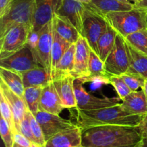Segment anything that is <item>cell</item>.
<instances>
[{"instance_id": "c3c4849f", "label": "cell", "mask_w": 147, "mask_h": 147, "mask_svg": "<svg viewBox=\"0 0 147 147\" xmlns=\"http://www.w3.org/2000/svg\"><path fill=\"white\" fill-rule=\"evenodd\" d=\"M146 23H147V16H146Z\"/></svg>"}, {"instance_id": "ab89813d", "label": "cell", "mask_w": 147, "mask_h": 147, "mask_svg": "<svg viewBox=\"0 0 147 147\" xmlns=\"http://www.w3.org/2000/svg\"><path fill=\"white\" fill-rule=\"evenodd\" d=\"M137 7H141V8H144L147 10V0H142V3L140 4H139V5H137Z\"/></svg>"}, {"instance_id": "1f68e13d", "label": "cell", "mask_w": 147, "mask_h": 147, "mask_svg": "<svg viewBox=\"0 0 147 147\" xmlns=\"http://www.w3.org/2000/svg\"><path fill=\"white\" fill-rule=\"evenodd\" d=\"M121 76L123 78L124 82L132 92L138 91L140 88L142 89L146 81V79L140 74L130 71H128Z\"/></svg>"}, {"instance_id": "f1b7e54d", "label": "cell", "mask_w": 147, "mask_h": 147, "mask_svg": "<svg viewBox=\"0 0 147 147\" xmlns=\"http://www.w3.org/2000/svg\"><path fill=\"white\" fill-rule=\"evenodd\" d=\"M43 88L44 87L40 86H32L24 89L23 99L25 102L28 110L34 115L40 110L39 103Z\"/></svg>"}, {"instance_id": "f6af8a7d", "label": "cell", "mask_w": 147, "mask_h": 147, "mask_svg": "<svg viewBox=\"0 0 147 147\" xmlns=\"http://www.w3.org/2000/svg\"><path fill=\"white\" fill-rule=\"evenodd\" d=\"M117 1H121V2L123 3H131V0H117Z\"/></svg>"}, {"instance_id": "bcb514c9", "label": "cell", "mask_w": 147, "mask_h": 147, "mask_svg": "<svg viewBox=\"0 0 147 147\" xmlns=\"http://www.w3.org/2000/svg\"><path fill=\"white\" fill-rule=\"evenodd\" d=\"M13 147H24V146H20V145H19V144H16V143H14V146H13Z\"/></svg>"}, {"instance_id": "7bdbcfd3", "label": "cell", "mask_w": 147, "mask_h": 147, "mask_svg": "<svg viewBox=\"0 0 147 147\" xmlns=\"http://www.w3.org/2000/svg\"><path fill=\"white\" fill-rule=\"evenodd\" d=\"M77 1H80V2H82L83 4H88V3H90L91 0H77Z\"/></svg>"}, {"instance_id": "277c9868", "label": "cell", "mask_w": 147, "mask_h": 147, "mask_svg": "<svg viewBox=\"0 0 147 147\" xmlns=\"http://www.w3.org/2000/svg\"><path fill=\"white\" fill-rule=\"evenodd\" d=\"M34 0H13L9 12L0 19V39L15 24H24L32 28Z\"/></svg>"}, {"instance_id": "4fadbf2b", "label": "cell", "mask_w": 147, "mask_h": 147, "mask_svg": "<svg viewBox=\"0 0 147 147\" xmlns=\"http://www.w3.org/2000/svg\"><path fill=\"white\" fill-rule=\"evenodd\" d=\"M61 0H34V14L31 31L39 33L54 17Z\"/></svg>"}, {"instance_id": "30bf717a", "label": "cell", "mask_w": 147, "mask_h": 147, "mask_svg": "<svg viewBox=\"0 0 147 147\" xmlns=\"http://www.w3.org/2000/svg\"><path fill=\"white\" fill-rule=\"evenodd\" d=\"M53 40V20L40 31L39 40L34 55L41 67L51 74V53Z\"/></svg>"}, {"instance_id": "83f0119b", "label": "cell", "mask_w": 147, "mask_h": 147, "mask_svg": "<svg viewBox=\"0 0 147 147\" xmlns=\"http://www.w3.org/2000/svg\"><path fill=\"white\" fill-rule=\"evenodd\" d=\"M126 44L130 61V69L129 71L139 74L147 79V56L135 50L127 43Z\"/></svg>"}, {"instance_id": "484cf974", "label": "cell", "mask_w": 147, "mask_h": 147, "mask_svg": "<svg viewBox=\"0 0 147 147\" xmlns=\"http://www.w3.org/2000/svg\"><path fill=\"white\" fill-rule=\"evenodd\" d=\"M76 47V44L71 45L61 58L55 68L53 80L67 75H72L74 70Z\"/></svg>"}, {"instance_id": "60d3db41", "label": "cell", "mask_w": 147, "mask_h": 147, "mask_svg": "<svg viewBox=\"0 0 147 147\" xmlns=\"http://www.w3.org/2000/svg\"><path fill=\"white\" fill-rule=\"evenodd\" d=\"M137 147H147V138H143Z\"/></svg>"}, {"instance_id": "d6a6232c", "label": "cell", "mask_w": 147, "mask_h": 147, "mask_svg": "<svg viewBox=\"0 0 147 147\" xmlns=\"http://www.w3.org/2000/svg\"><path fill=\"white\" fill-rule=\"evenodd\" d=\"M109 83L114 87L119 95V97L121 101H123L132 92L121 76L110 75L109 78Z\"/></svg>"}, {"instance_id": "7c38bea8", "label": "cell", "mask_w": 147, "mask_h": 147, "mask_svg": "<svg viewBox=\"0 0 147 147\" xmlns=\"http://www.w3.org/2000/svg\"><path fill=\"white\" fill-rule=\"evenodd\" d=\"M86 6L77 0H61L55 12L57 15L74 26L83 35V17Z\"/></svg>"}, {"instance_id": "52a82bcc", "label": "cell", "mask_w": 147, "mask_h": 147, "mask_svg": "<svg viewBox=\"0 0 147 147\" xmlns=\"http://www.w3.org/2000/svg\"><path fill=\"white\" fill-rule=\"evenodd\" d=\"M105 68L110 75L121 76L130 69L127 44L124 38L118 34L114 46L105 61Z\"/></svg>"}, {"instance_id": "f546056e", "label": "cell", "mask_w": 147, "mask_h": 147, "mask_svg": "<svg viewBox=\"0 0 147 147\" xmlns=\"http://www.w3.org/2000/svg\"><path fill=\"white\" fill-rule=\"evenodd\" d=\"M123 38L135 50L147 56V28L131 33Z\"/></svg>"}, {"instance_id": "4316f807", "label": "cell", "mask_w": 147, "mask_h": 147, "mask_svg": "<svg viewBox=\"0 0 147 147\" xmlns=\"http://www.w3.org/2000/svg\"><path fill=\"white\" fill-rule=\"evenodd\" d=\"M117 35L118 33L109 24L107 30L100 36L98 41L97 53L104 62L114 46Z\"/></svg>"}, {"instance_id": "3957f363", "label": "cell", "mask_w": 147, "mask_h": 147, "mask_svg": "<svg viewBox=\"0 0 147 147\" xmlns=\"http://www.w3.org/2000/svg\"><path fill=\"white\" fill-rule=\"evenodd\" d=\"M147 10L137 7L127 11L113 12L104 16L109 25L123 37L147 28Z\"/></svg>"}, {"instance_id": "9a60e30c", "label": "cell", "mask_w": 147, "mask_h": 147, "mask_svg": "<svg viewBox=\"0 0 147 147\" xmlns=\"http://www.w3.org/2000/svg\"><path fill=\"white\" fill-rule=\"evenodd\" d=\"M83 130L77 125L57 133L48 141L45 147H79L82 146Z\"/></svg>"}, {"instance_id": "836d02e7", "label": "cell", "mask_w": 147, "mask_h": 147, "mask_svg": "<svg viewBox=\"0 0 147 147\" xmlns=\"http://www.w3.org/2000/svg\"><path fill=\"white\" fill-rule=\"evenodd\" d=\"M29 119H30V125H31L32 132L34 138L35 139L36 143L40 146V147H45L46 141L45 138L44 134H43L42 130L39 124L38 121L35 118L34 115L32 113L28 111Z\"/></svg>"}, {"instance_id": "f35d334b", "label": "cell", "mask_w": 147, "mask_h": 147, "mask_svg": "<svg viewBox=\"0 0 147 147\" xmlns=\"http://www.w3.org/2000/svg\"><path fill=\"white\" fill-rule=\"evenodd\" d=\"M143 138H147V115H145L142 122L138 126Z\"/></svg>"}, {"instance_id": "d4e9b609", "label": "cell", "mask_w": 147, "mask_h": 147, "mask_svg": "<svg viewBox=\"0 0 147 147\" xmlns=\"http://www.w3.org/2000/svg\"><path fill=\"white\" fill-rule=\"evenodd\" d=\"M0 78L10 89L23 98L25 88L21 74L0 66Z\"/></svg>"}, {"instance_id": "b9f144b4", "label": "cell", "mask_w": 147, "mask_h": 147, "mask_svg": "<svg viewBox=\"0 0 147 147\" xmlns=\"http://www.w3.org/2000/svg\"><path fill=\"white\" fill-rule=\"evenodd\" d=\"M142 89H143V90H144V92L145 96H146V101H147V79H146V81H145L144 85L143 88H142Z\"/></svg>"}, {"instance_id": "d590c367", "label": "cell", "mask_w": 147, "mask_h": 147, "mask_svg": "<svg viewBox=\"0 0 147 147\" xmlns=\"http://www.w3.org/2000/svg\"><path fill=\"white\" fill-rule=\"evenodd\" d=\"M28 111L29 110H27V113L25 114L24 118H22V120L21 122H20V125H19L18 133H22L23 135L27 137L28 139H30V141L36 143L35 139H34V135H33L32 132L31 125H30V119H29ZM36 144H37V143H36Z\"/></svg>"}, {"instance_id": "44dd1931", "label": "cell", "mask_w": 147, "mask_h": 147, "mask_svg": "<svg viewBox=\"0 0 147 147\" xmlns=\"http://www.w3.org/2000/svg\"><path fill=\"white\" fill-rule=\"evenodd\" d=\"M89 76L85 79H81L84 83L92 81L109 83V78L110 74L106 71L105 68V62L99 57L98 53L90 49V58L88 63Z\"/></svg>"}, {"instance_id": "603a6c76", "label": "cell", "mask_w": 147, "mask_h": 147, "mask_svg": "<svg viewBox=\"0 0 147 147\" xmlns=\"http://www.w3.org/2000/svg\"><path fill=\"white\" fill-rule=\"evenodd\" d=\"M53 22L55 30L60 37L70 44H76L80 37V34L74 26L56 14L53 17Z\"/></svg>"}, {"instance_id": "5b68a950", "label": "cell", "mask_w": 147, "mask_h": 147, "mask_svg": "<svg viewBox=\"0 0 147 147\" xmlns=\"http://www.w3.org/2000/svg\"><path fill=\"white\" fill-rule=\"evenodd\" d=\"M109 23L104 16L86 7L83 17V37L86 39L90 48L97 53V44L100 36L107 30Z\"/></svg>"}, {"instance_id": "e575fe53", "label": "cell", "mask_w": 147, "mask_h": 147, "mask_svg": "<svg viewBox=\"0 0 147 147\" xmlns=\"http://www.w3.org/2000/svg\"><path fill=\"white\" fill-rule=\"evenodd\" d=\"M0 134L4 147H13L14 144V133L8 122L2 117H1L0 119Z\"/></svg>"}, {"instance_id": "ba28073f", "label": "cell", "mask_w": 147, "mask_h": 147, "mask_svg": "<svg viewBox=\"0 0 147 147\" xmlns=\"http://www.w3.org/2000/svg\"><path fill=\"white\" fill-rule=\"evenodd\" d=\"M84 82L80 79L74 81V90L77 100L76 110H93L120 104L119 97L100 98L88 93L83 87Z\"/></svg>"}, {"instance_id": "ffe728a7", "label": "cell", "mask_w": 147, "mask_h": 147, "mask_svg": "<svg viewBox=\"0 0 147 147\" xmlns=\"http://www.w3.org/2000/svg\"><path fill=\"white\" fill-rule=\"evenodd\" d=\"M85 6L103 16L109 12L127 11L136 7V4L134 3H123L117 0H91Z\"/></svg>"}, {"instance_id": "7a4b0ae2", "label": "cell", "mask_w": 147, "mask_h": 147, "mask_svg": "<svg viewBox=\"0 0 147 147\" xmlns=\"http://www.w3.org/2000/svg\"><path fill=\"white\" fill-rule=\"evenodd\" d=\"M143 115H132L123 110L121 104L93 110H77V123L83 131L98 126L121 125L137 127Z\"/></svg>"}, {"instance_id": "74e56055", "label": "cell", "mask_w": 147, "mask_h": 147, "mask_svg": "<svg viewBox=\"0 0 147 147\" xmlns=\"http://www.w3.org/2000/svg\"><path fill=\"white\" fill-rule=\"evenodd\" d=\"M12 2L13 0H0V19L9 12Z\"/></svg>"}, {"instance_id": "8d00e7d4", "label": "cell", "mask_w": 147, "mask_h": 147, "mask_svg": "<svg viewBox=\"0 0 147 147\" xmlns=\"http://www.w3.org/2000/svg\"><path fill=\"white\" fill-rule=\"evenodd\" d=\"M14 141L16 144L24 147H40L38 144L30 141L27 137L18 132L14 133Z\"/></svg>"}, {"instance_id": "8992f818", "label": "cell", "mask_w": 147, "mask_h": 147, "mask_svg": "<svg viewBox=\"0 0 147 147\" xmlns=\"http://www.w3.org/2000/svg\"><path fill=\"white\" fill-rule=\"evenodd\" d=\"M32 28L24 24L13 26L0 39V59H4L22 48L27 43Z\"/></svg>"}, {"instance_id": "6da1fadb", "label": "cell", "mask_w": 147, "mask_h": 147, "mask_svg": "<svg viewBox=\"0 0 147 147\" xmlns=\"http://www.w3.org/2000/svg\"><path fill=\"white\" fill-rule=\"evenodd\" d=\"M143 140L137 127L106 125L83 132L84 147H137Z\"/></svg>"}, {"instance_id": "e0dca14e", "label": "cell", "mask_w": 147, "mask_h": 147, "mask_svg": "<svg viewBox=\"0 0 147 147\" xmlns=\"http://www.w3.org/2000/svg\"><path fill=\"white\" fill-rule=\"evenodd\" d=\"M64 109L65 108L63 107L53 82L52 81L43 88L39 103V110L55 115H60Z\"/></svg>"}, {"instance_id": "9c48e42d", "label": "cell", "mask_w": 147, "mask_h": 147, "mask_svg": "<svg viewBox=\"0 0 147 147\" xmlns=\"http://www.w3.org/2000/svg\"><path fill=\"white\" fill-rule=\"evenodd\" d=\"M0 66L22 74L40 66L37 63L31 48L26 44L22 48L11 56L0 59Z\"/></svg>"}, {"instance_id": "d6986e66", "label": "cell", "mask_w": 147, "mask_h": 147, "mask_svg": "<svg viewBox=\"0 0 147 147\" xmlns=\"http://www.w3.org/2000/svg\"><path fill=\"white\" fill-rule=\"evenodd\" d=\"M121 104L123 110L129 113L147 115V101L143 89L131 92Z\"/></svg>"}, {"instance_id": "4dcf8cb0", "label": "cell", "mask_w": 147, "mask_h": 147, "mask_svg": "<svg viewBox=\"0 0 147 147\" xmlns=\"http://www.w3.org/2000/svg\"><path fill=\"white\" fill-rule=\"evenodd\" d=\"M0 110H1V117L4 118V120L8 122L13 133H17L12 110L7 99L1 92H0Z\"/></svg>"}, {"instance_id": "7dc6e473", "label": "cell", "mask_w": 147, "mask_h": 147, "mask_svg": "<svg viewBox=\"0 0 147 147\" xmlns=\"http://www.w3.org/2000/svg\"><path fill=\"white\" fill-rule=\"evenodd\" d=\"M79 147H84V146H79Z\"/></svg>"}, {"instance_id": "cb8c5ba5", "label": "cell", "mask_w": 147, "mask_h": 147, "mask_svg": "<svg viewBox=\"0 0 147 147\" xmlns=\"http://www.w3.org/2000/svg\"><path fill=\"white\" fill-rule=\"evenodd\" d=\"M70 43L60 37L53 26V40L51 53V77L52 80L54 79L55 71L57 63L65 54L67 49L71 46Z\"/></svg>"}, {"instance_id": "7402d4cb", "label": "cell", "mask_w": 147, "mask_h": 147, "mask_svg": "<svg viewBox=\"0 0 147 147\" xmlns=\"http://www.w3.org/2000/svg\"><path fill=\"white\" fill-rule=\"evenodd\" d=\"M24 88L32 86L45 87L51 82V74L44 68L39 66L22 74Z\"/></svg>"}, {"instance_id": "2e32d148", "label": "cell", "mask_w": 147, "mask_h": 147, "mask_svg": "<svg viewBox=\"0 0 147 147\" xmlns=\"http://www.w3.org/2000/svg\"><path fill=\"white\" fill-rule=\"evenodd\" d=\"M75 79L72 75H67L53 81L63 107L67 109H76L77 108V100L74 90Z\"/></svg>"}, {"instance_id": "5bb4252c", "label": "cell", "mask_w": 147, "mask_h": 147, "mask_svg": "<svg viewBox=\"0 0 147 147\" xmlns=\"http://www.w3.org/2000/svg\"><path fill=\"white\" fill-rule=\"evenodd\" d=\"M75 66L72 76L75 79H85L89 76L88 63L90 47L85 37L80 35L76 43Z\"/></svg>"}, {"instance_id": "ee69618b", "label": "cell", "mask_w": 147, "mask_h": 147, "mask_svg": "<svg viewBox=\"0 0 147 147\" xmlns=\"http://www.w3.org/2000/svg\"><path fill=\"white\" fill-rule=\"evenodd\" d=\"M131 1H134V4H136V6L139 5V4H140L141 3H142V0H131Z\"/></svg>"}, {"instance_id": "ac0fdd59", "label": "cell", "mask_w": 147, "mask_h": 147, "mask_svg": "<svg viewBox=\"0 0 147 147\" xmlns=\"http://www.w3.org/2000/svg\"><path fill=\"white\" fill-rule=\"evenodd\" d=\"M0 92H2L11 106L14 114L15 128L17 132H18L20 122L28 110L25 102L22 97L14 93L1 80L0 82Z\"/></svg>"}, {"instance_id": "8fae6325", "label": "cell", "mask_w": 147, "mask_h": 147, "mask_svg": "<svg viewBox=\"0 0 147 147\" xmlns=\"http://www.w3.org/2000/svg\"><path fill=\"white\" fill-rule=\"evenodd\" d=\"M34 117L42 128L46 141L57 133L67 128H73L76 125L70 120L64 119L59 115L39 110L34 115Z\"/></svg>"}]
</instances>
